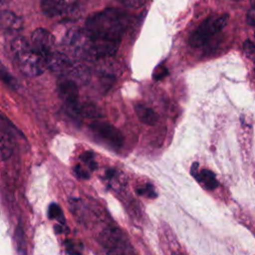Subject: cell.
<instances>
[{
  "instance_id": "obj_1",
  "label": "cell",
  "mask_w": 255,
  "mask_h": 255,
  "mask_svg": "<svg viewBox=\"0 0 255 255\" xmlns=\"http://www.w3.org/2000/svg\"><path fill=\"white\" fill-rule=\"evenodd\" d=\"M128 25V15L120 9L109 8L92 15L85 30L92 43L93 59L114 55Z\"/></svg>"
},
{
  "instance_id": "obj_2",
  "label": "cell",
  "mask_w": 255,
  "mask_h": 255,
  "mask_svg": "<svg viewBox=\"0 0 255 255\" xmlns=\"http://www.w3.org/2000/svg\"><path fill=\"white\" fill-rule=\"evenodd\" d=\"M100 241L108 255H136L128 238L119 228L106 229Z\"/></svg>"
},
{
  "instance_id": "obj_3",
  "label": "cell",
  "mask_w": 255,
  "mask_h": 255,
  "mask_svg": "<svg viewBox=\"0 0 255 255\" xmlns=\"http://www.w3.org/2000/svg\"><path fill=\"white\" fill-rule=\"evenodd\" d=\"M228 15L212 16L202 22L198 28L190 36V45L192 47H200L205 45L214 35L219 33L227 24Z\"/></svg>"
},
{
  "instance_id": "obj_4",
  "label": "cell",
  "mask_w": 255,
  "mask_h": 255,
  "mask_svg": "<svg viewBox=\"0 0 255 255\" xmlns=\"http://www.w3.org/2000/svg\"><path fill=\"white\" fill-rule=\"evenodd\" d=\"M64 46L73 56L82 59H93L92 43L85 29H72L64 39Z\"/></svg>"
},
{
  "instance_id": "obj_5",
  "label": "cell",
  "mask_w": 255,
  "mask_h": 255,
  "mask_svg": "<svg viewBox=\"0 0 255 255\" xmlns=\"http://www.w3.org/2000/svg\"><path fill=\"white\" fill-rule=\"evenodd\" d=\"M18 66L22 73L29 77L41 75L47 66V59L33 50V48L16 57Z\"/></svg>"
},
{
  "instance_id": "obj_6",
  "label": "cell",
  "mask_w": 255,
  "mask_h": 255,
  "mask_svg": "<svg viewBox=\"0 0 255 255\" xmlns=\"http://www.w3.org/2000/svg\"><path fill=\"white\" fill-rule=\"evenodd\" d=\"M58 92L61 99L70 109L72 114L80 115L78 84L70 79H65L58 84Z\"/></svg>"
},
{
  "instance_id": "obj_7",
  "label": "cell",
  "mask_w": 255,
  "mask_h": 255,
  "mask_svg": "<svg viewBox=\"0 0 255 255\" xmlns=\"http://www.w3.org/2000/svg\"><path fill=\"white\" fill-rule=\"evenodd\" d=\"M92 130L98 134L102 139L114 147H121L124 142L122 132L113 125L107 122L96 121L91 125Z\"/></svg>"
},
{
  "instance_id": "obj_8",
  "label": "cell",
  "mask_w": 255,
  "mask_h": 255,
  "mask_svg": "<svg viewBox=\"0 0 255 255\" xmlns=\"http://www.w3.org/2000/svg\"><path fill=\"white\" fill-rule=\"evenodd\" d=\"M31 44L34 51L46 59L53 53L55 46L54 36L44 28L36 29L31 36Z\"/></svg>"
},
{
  "instance_id": "obj_9",
  "label": "cell",
  "mask_w": 255,
  "mask_h": 255,
  "mask_svg": "<svg viewBox=\"0 0 255 255\" xmlns=\"http://www.w3.org/2000/svg\"><path fill=\"white\" fill-rule=\"evenodd\" d=\"M72 63L73 61H71L68 55L62 52L55 51L47 58V66L55 74H67Z\"/></svg>"
},
{
  "instance_id": "obj_10",
  "label": "cell",
  "mask_w": 255,
  "mask_h": 255,
  "mask_svg": "<svg viewBox=\"0 0 255 255\" xmlns=\"http://www.w3.org/2000/svg\"><path fill=\"white\" fill-rule=\"evenodd\" d=\"M191 174L197 179L198 182H200L204 188L208 189V190H214L218 187V181L216 179L215 174L208 170V169H198V164L195 162L193 163L192 167H191Z\"/></svg>"
},
{
  "instance_id": "obj_11",
  "label": "cell",
  "mask_w": 255,
  "mask_h": 255,
  "mask_svg": "<svg viewBox=\"0 0 255 255\" xmlns=\"http://www.w3.org/2000/svg\"><path fill=\"white\" fill-rule=\"evenodd\" d=\"M67 74L69 75V79L77 84H86L90 79L88 67L81 62H73Z\"/></svg>"
},
{
  "instance_id": "obj_12",
  "label": "cell",
  "mask_w": 255,
  "mask_h": 255,
  "mask_svg": "<svg viewBox=\"0 0 255 255\" xmlns=\"http://www.w3.org/2000/svg\"><path fill=\"white\" fill-rule=\"evenodd\" d=\"M1 27L6 32H16L22 28V19L10 11L1 14Z\"/></svg>"
},
{
  "instance_id": "obj_13",
  "label": "cell",
  "mask_w": 255,
  "mask_h": 255,
  "mask_svg": "<svg viewBox=\"0 0 255 255\" xmlns=\"http://www.w3.org/2000/svg\"><path fill=\"white\" fill-rule=\"evenodd\" d=\"M134 111H135V114H136L137 118L139 119V121L145 125L153 126L156 124V122L158 120L157 114L151 108H148L145 105L136 104L134 106Z\"/></svg>"
},
{
  "instance_id": "obj_14",
  "label": "cell",
  "mask_w": 255,
  "mask_h": 255,
  "mask_svg": "<svg viewBox=\"0 0 255 255\" xmlns=\"http://www.w3.org/2000/svg\"><path fill=\"white\" fill-rule=\"evenodd\" d=\"M13 141L10 135L5 132L4 130H1L0 134V152H1V158L2 160L8 159L12 153H13Z\"/></svg>"
},
{
  "instance_id": "obj_15",
  "label": "cell",
  "mask_w": 255,
  "mask_h": 255,
  "mask_svg": "<svg viewBox=\"0 0 255 255\" xmlns=\"http://www.w3.org/2000/svg\"><path fill=\"white\" fill-rule=\"evenodd\" d=\"M43 11L48 16L58 14L62 9V0H41Z\"/></svg>"
},
{
  "instance_id": "obj_16",
  "label": "cell",
  "mask_w": 255,
  "mask_h": 255,
  "mask_svg": "<svg viewBox=\"0 0 255 255\" xmlns=\"http://www.w3.org/2000/svg\"><path fill=\"white\" fill-rule=\"evenodd\" d=\"M31 48H32V46L30 45L28 40L24 37H17L11 43V50H12L13 54L15 55V57L28 51Z\"/></svg>"
},
{
  "instance_id": "obj_17",
  "label": "cell",
  "mask_w": 255,
  "mask_h": 255,
  "mask_svg": "<svg viewBox=\"0 0 255 255\" xmlns=\"http://www.w3.org/2000/svg\"><path fill=\"white\" fill-rule=\"evenodd\" d=\"M102 112L100 109L93 104H84L80 107V116L88 119H100L102 118Z\"/></svg>"
},
{
  "instance_id": "obj_18",
  "label": "cell",
  "mask_w": 255,
  "mask_h": 255,
  "mask_svg": "<svg viewBox=\"0 0 255 255\" xmlns=\"http://www.w3.org/2000/svg\"><path fill=\"white\" fill-rule=\"evenodd\" d=\"M16 245H17V251L19 255H27L25 236L21 226H18L16 229Z\"/></svg>"
},
{
  "instance_id": "obj_19",
  "label": "cell",
  "mask_w": 255,
  "mask_h": 255,
  "mask_svg": "<svg viewBox=\"0 0 255 255\" xmlns=\"http://www.w3.org/2000/svg\"><path fill=\"white\" fill-rule=\"evenodd\" d=\"M48 217L50 219H57L61 224H65V217L63 215L61 207L56 204L52 203L48 208Z\"/></svg>"
},
{
  "instance_id": "obj_20",
  "label": "cell",
  "mask_w": 255,
  "mask_h": 255,
  "mask_svg": "<svg viewBox=\"0 0 255 255\" xmlns=\"http://www.w3.org/2000/svg\"><path fill=\"white\" fill-rule=\"evenodd\" d=\"M136 192H137V194H139V195H144V196H146V197H148V198H154V197L157 196L156 192H155L154 189H153V186H152L150 183L145 184L143 187L137 188Z\"/></svg>"
},
{
  "instance_id": "obj_21",
  "label": "cell",
  "mask_w": 255,
  "mask_h": 255,
  "mask_svg": "<svg viewBox=\"0 0 255 255\" xmlns=\"http://www.w3.org/2000/svg\"><path fill=\"white\" fill-rule=\"evenodd\" d=\"M94 153L92 152V151H86V152H84V153H82L81 155H80V157H81V159L85 162V163H87L88 164V166L92 169V170H94V169H96L97 168V162L94 160Z\"/></svg>"
},
{
  "instance_id": "obj_22",
  "label": "cell",
  "mask_w": 255,
  "mask_h": 255,
  "mask_svg": "<svg viewBox=\"0 0 255 255\" xmlns=\"http://www.w3.org/2000/svg\"><path fill=\"white\" fill-rule=\"evenodd\" d=\"M243 51L245 53V55L252 61L255 62V45L249 41L246 40L243 44Z\"/></svg>"
},
{
  "instance_id": "obj_23",
  "label": "cell",
  "mask_w": 255,
  "mask_h": 255,
  "mask_svg": "<svg viewBox=\"0 0 255 255\" xmlns=\"http://www.w3.org/2000/svg\"><path fill=\"white\" fill-rule=\"evenodd\" d=\"M168 74L167 68L164 65H158L153 71V79L154 80H161L166 77Z\"/></svg>"
},
{
  "instance_id": "obj_24",
  "label": "cell",
  "mask_w": 255,
  "mask_h": 255,
  "mask_svg": "<svg viewBox=\"0 0 255 255\" xmlns=\"http://www.w3.org/2000/svg\"><path fill=\"white\" fill-rule=\"evenodd\" d=\"M145 1L146 0H121V2L125 6H127L128 8H131V9H136V8L141 7L144 4Z\"/></svg>"
},
{
  "instance_id": "obj_25",
  "label": "cell",
  "mask_w": 255,
  "mask_h": 255,
  "mask_svg": "<svg viewBox=\"0 0 255 255\" xmlns=\"http://www.w3.org/2000/svg\"><path fill=\"white\" fill-rule=\"evenodd\" d=\"M1 76H2L3 81H4L7 85H9V86H11V87H14V88L16 87V81H15V79H13V78L11 77V75L5 71L4 67H2V69H1Z\"/></svg>"
},
{
  "instance_id": "obj_26",
  "label": "cell",
  "mask_w": 255,
  "mask_h": 255,
  "mask_svg": "<svg viewBox=\"0 0 255 255\" xmlns=\"http://www.w3.org/2000/svg\"><path fill=\"white\" fill-rule=\"evenodd\" d=\"M74 170H75V173L78 175V177H80L82 179H87L90 177L89 172L86 169H84L81 165H76Z\"/></svg>"
},
{
  "instance_id": "obj_27",
  "label": "cell",
  "mask_w": 255,
  "mask_h": 255,
  "mask_svg": "<svg viewBox=\"0 0 255 255\" xmlns=\"http://www.w3.org/2000/svg\"><path fill=\"white\" fill-rule=\"evenodd\" d=\"M65 245L67 246V252L70 255H81V253L76 249V247L73 245V243L71 241H66Z\"/></svg>"
},
{
  "instance_id": "obj_28",
  "label": "cell",
  "mask_w": 255,
  "mask_h": 255,
  "mask_svg": "<svg viewBox=\"0 0 255 255\" xmlns=\"http://www.w3.org/2000/svg\"><path fill=\"white\" fill-rule=\"evenodd\" d=\"M247 22L251 26L255 27V7L251 8L247 13Z\"/></svg>"
},
{
  "instance_id": "obj_29",
  "label": "cell",
  "mask_w": 255,
  "mask_h": 255,
  "mask_svg": "<svg viewBox=\"0 0 255 255\" xmlns=\"http://www.w3.org/2000/svg\"><path fill=\"white\" fill-rule=\"evenodd\" d=\"M55 230H56V232H57V233H61V232L63 231V227H62V225H59V224L55 225Z\"/></svg>"
},
{
  "instance_id": "obj_30",
  "label": "cell",
  "mask_w": 255,
  "mask_h": 255,
  "mask_svg": "<svg viewBox=\"0 0 255 255\" xmlns=\"http://www.w3.org/2000/svg\"><path fill=\"white\" fill-rule=\"evenodd\" d=\"M173 255H175V254H173Z\"/></svg>"
}]
</instances>
